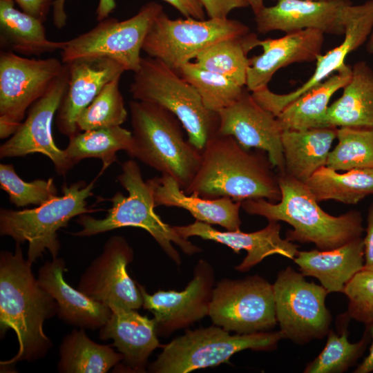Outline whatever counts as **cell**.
Listing matches in <instances>:
<instances>
[{
  "label": "cell",
  "mask_w": 373,
  "mask_h": 373,
  "mask_svg": "<svg viewBox=\"0 0 373 373\" xmlns=\"http://www.w3.org/2000/svg\"><path fill=\"white\" fill-rule=\"evenodd\" d=\"M69 79L67 64L47 91L28 109L17 131L0 146V157H23L40 153L52 162L57 173L65 176L74 166L64 149L55 143L52 123L66 91Z\"/></svg>",
  "instance_id": "obj_14"
},
{
  "label": "cell",
  "mask_w": 373,
  "mask_h": 373,
  "mask_svg": "<svg viewBox=\"0 0 373 373\" xmlns=\"http://www.w3.org/2000/svg\"><path fill=\"white\" fill-rule=\"evenodd\" d=\"M336 147L329 152L326 166L335 171L373 168V129L337 128Z\"/></svg>",
  "instance_id": "obj_37"
},
{
  "label": "cell",
  "mask_w": 373,
  "mask_h": 373,
  "mask_svg": "<svg viewBox=\"0 0 373 373\" xmlns=\"http://www.w3.org/2000/svg\"><path fill=\"white\" fill-rule=\"evenodd\" d=\"M342 95L328 106V126L373 129V70L365 61L352 67Z\"/></svg>",
  "instance_id": "obj_28"
},
{
  "label": "cell",
  "mask_w": 373,
  "mask_h": 373,
  "mask_svg": "<svg viewBox=\"0 0 373 373\" xmlns=\"http://www.w3.org/2000/svg\"><path fill=\"white\" fill-rule=\"evenodd\" d=\"M284 338L282 332H263L230 334L218 325L189 330L163 345L162 352L150 363L149 372L187 373L229 362L245 350L271 351Z\"/></svg>",
  "instance_id": "obj_8"
},
{
  "label": "cell",
  "mask_w": 373,
  "mask_h": 373,
  "mask_svg": "<svg viewBox=\"0 0 373 373\" xmlns=\"http://www.w3.org/2000/svg\"><path fill=\"white\" fill-rule=\"evenodd\" d=\"M214 280L212 266L200 259L195 267L193 279L182 291L160 290L149 294L137 283L144 309L154 316L157 335L169 336L209 316Z\"/></svg>",
  "instance_id": "obj_16"
},
{
  "label": "cell",
  "mask_w": 373,
  "mask_h": 373,
  "mask_svg": "<svg viewBox=\"0 0 373 373\" xmlns=\"http://www.w3.org/2000/svg\"><path fill=\"white\" fill-rule=\"evenodd\" d=\"M218 115L217 134L233 137L247 150L253 147L265 151L278 174H285L283 128L276 116L260 106L247 88L235 103Z\"/></svg>",
  "instance_id": "obj_18"
},
{
  "label": "cell",
  "mask_w": 373,
  "mask_h": 373,
  "mask_svg": "<svg viewBox=\"0 0 373 373\" xmlns=\"http://www.w3.org/2000/svg\"><path fill=\"white\" fill-rule=\"evenodd\" d=\"M178 73L194 87L204 106L216 113L235 103L246 88L229 78L204 69L192 61L184 64Z\"/></svg>",
  "instance_id": "obj_36"
},
{
  "label": "cell",
  "mask_w": 373,
  "mask_h": 373,
  "mask_svg": "<svg viewBox=\"0 0 373 373\" xmlns=\"http://www.w3.org/2000/svg\"><path fill=\"white\" fill-rule=\"evenodd\" d=\"M66 64L68 84L55 120L58 131L69 138L79 132L77 121L81 113L107 83L125 70L118 62L108 57L80 59Z\"/></svg>",
  "instance_id": "obj_20"
},
{
  "label": "cell",
  "mask_w": 373,
  "mask_h": 373,
  "mask_svg": "<svg viewBox=\"0 0 373 373\" xmlns=\"http://www.w3.org/2000/svg\"><path fill=\"white\" fill-rule=\"evenodd\" d=\"M59 354L57 371L61 373H105L123 360L111 345L92 341L83 328L63 338Z\"/></svg>",
  "instance_id": "obj_31"
},
{
  "label": "cell",
  "mask_w": 373,
  "mask_h": 373,
  "mask_svg": "<svg viewBox=\"0 0 373 373\" xmlns=\"http://www.w3.org/2000/svg\"><path fill=\"white\" fill-rule=\"evenodd\" d=\"M372 30L373 0L361 5L350 4L345 12L343 42L317 58L315 71L307 82L287 94L275 93L266 87L252 92V97L263 108L277 116L288 104L344 67L347 56L363 45Z\"/></svg>",
  "instance_id": "obj_17"
},
{
  "label": "cell",
  "mask_w": 373,
  "mask_h": 373,
  "mask_svg": "<svg viewBox=\"0 0 373 373\" xmlns=\"http://www.w3.org/2000/svg\"><path fill=\"white\" fill-rule=\"evenodd\" d=\"M209 316L228 332H269L278 324L273 285L258 275L224 278L213 289Z\"/></svg>",
  "instance_id": "obj_13"
},
{
  "label": "cell",
  "mask_w": 373,
  "mask_h": 373,
  "mask_svg": "<svg viewBox=\"0 0 373 373\" xmlns=\"http://www.w3.org/2000/svg\"><path fill=\"white\" fill-rule=\"evenodd\" d=\"M367 49L369 53H373V30L369 37L368 42L367 44Z\"/></svg>",
  "instance_id": "obj_49"
},
{
  "label": "cell",
  "mask_w": 373,
  "mask_h": 373,
  "mask_svg": "<svg viewBox=\"0 0 373 373\" xmlns=\"http://www.w3.org/2000/svg\"><path fill=\"white\" fill-rule=\"evenodd\" d=\"M366 235L363 239V270H373V203L369 207L367 216Z\"/></svg>",
  "instance_id": "obj_44"
},
{
  "label": "cell",
  "mask_w": 373,
  "mask_h": 373,
  "mask_svg": "<svg viewBox=\"0 0 373 373\" xmlns=\"http://www.w3.org/2000/svg\"><path fill=\"white\" fill-rule=\"evenodd\" d=\"M121 167L122 173L117 176V180L128 195L124 196L120 192L115 193L109 199L112 206L104 218L98 219L87 214L79 216L76 222L82 229L71 234L89 237L122 227L142 228L150 233L178 266L181 265V257L172 243L189 256L201 251L199 247L181 236L173 227L165 223L156 214L152 189L143 180L137 162L128 160L123 162Z\"/></svg>",
  "instance_id": "obj_5"
},
{
  "label": "cell",
  "mask_w": 373,
  "mask_h": 373,
  "mask_svg": "<svg viewBox=\"0 0 373 373\" xmlns=\"http://www.w3.org/2000/svg\"><path fill=\"white\" fill-rule=\"evenodd\" d=\"M351 318L345 312L337 318V332L330 329L321 352L307 364L304 373H343L356 365L367 347L371 337L367 328L356 343L348 340Z\"/></svg>",
  "instance_id": "obj_33"
},
{
  "label": "cell",
  "mask_w": 373,
  "mask_h": 373,
  "mask_svg": "<svg viewBox=\"0 0 373 373\" xmlns=\"http://www.w3.org/2000/svg\"><path fill=\"white\" fill-rule=\"evenodd\" d=\"M172 6L184 17L205 19V10L200 0H162Z\"/></svg>",
  "instance_id": "obj_43"
},
{
  "label": "cell",
  "mask_w": 373,
  "mask_h": 373,
  "mask_svg": "<svg viewBox=\"0 0 373 373\" xmlns=\"http://www.w3.org/2000/svg\"><path fill=\"white\" fill-rule=\"evenodd\" d=\"M133 257V250L124 237H110L102 252L81 276L77 289L110 308L137 310L143 305L142 296L127 272Z\"/></svg>",
  "instance_id": "obj_15"
},
{
  "label": "cell",
  "mask_w": 373,
  "mask_h": 373,
  "mask_svg": "<svg viewBox=\"0 0 373 373\" xmlns=\"http://www.w3.org/2000/svg\"><path fill=\"white\" fill-rule=\"evenodd\" d=\"M259 39L255 33L225 39L201 51L195 63L208 70L222 75L241 86L246 87L249 66L248 52L257 47Z\"/></svg>",
  "instance_id": "obj_34"
},
{
  "label": "cell",
  "mask_w": 373,
  "mask_h": 373,
  "mask_svg": "<svg viewBox=\"0 0 373 373\" xmlns=\"http://www.w3.org/2000/svg\"><path fill=\"white\" fill-rule=\"evenodd\" d=\"M265 151L244 149L231 135L216 134L202 151L200 166L186 194L205 199L228 197L235 201L265 198L278 202V175Z\"/></svg>",
  "instance_id": "obj_2"
},
{
  "label": "cell",
  "mask_w": 373,
  "mask_h": 373,
  "mask_svg": "<svg viewBox=\"0 0 373 373\" xmlns=\"http://www.w3.org/2000/svg\"><path fill=\"white\" fill-rule=\"evenodd\" d=\"M146 182L152 189L155 207H180L187 210L198 221L218 224L228 231L240 230L241 202L228 197L205 199L195 193L186 194L168 174L163 173Z\"/></svg>",
  "instance_id": "obj_25"
},
{
  "label": "cell",
  "mask_w": 373,
  "mask_h": 373,
  "mask_svg": "<svg viewBox=\"0 0 373 373\" xmlns=\"http://www.w3.org/2000/svg\"><path fill=\"white\" fill-rule=\"evenodd\" d=\"M131 144L132 132L117 126L79 132L69 137L64 151L73 166L84 159H99L100 175L116 161L117 153L127 152Z\"/></svg>",
  "instance_id": "obj_35"
},
{
  "label": "cell",
  "mask_w": 373,
  "mask_h": 373,
  "mask_svg": "<svg viewBox=\"0 0 373 373\" xmlns=\"http://www.w3.org/2000/svg\"><path fill=\"white\" fill-rule=\"evenodd\" d=\"M95 180L86 184L78 181L62 186L63 194L30 209H0V235L9 236L16 243L28 244L27 259L33 263L48 250L52 258L58 257L60 242L57 231L66 227L75 216L96 211L87 207Z\"/></svg>",
  "instance_id": "obj_7"
},
{
  "label": "cell",
  "mask_w": 373,
  "mask_h": 373,
  "mask_svg": "<svg viewBox=\"0 0 373 373\" xmlns=\"http://www.w3.org/2000/svg\"><path fill=\"white\" fill-rule=\"evenodd\" d=\"M133 73L129 90L133 99L157 104L173 113L186 131L189 142L202 151L217 134L218 113L207 109L194 87L157 59L142 57Z\"/></svg>",
  "instance_id": "obj_6"
},
{
  "label": "cell",
  "mask_w": 373,
  "mask_h": 373,
  "mask_svg": "<svg viewBox=\"0 0 373 373\" xmlns=\"http://www.w3.org/2000/svg\"><path fill=\"white\" fill-rule=\"evenodd\" d=\"M337 128H315L302 131H284L282 146L285 174L303 182L321 167L326 166Z\"/></svg>",
  "instance_id": "obj_27"
},
{
  "label": "cell",
  "mask_w": 373,
  "mask_h": 373,
  "mask_svg": "<svg viewBox=\"0 0 373 373\" xmlns=\"http://www.w3.org/2000/svg\"><path fill=\"white\" fill-rule=\"evenodd\" d=\"M0 187L17 207L39 206L58 196L53 178L26 182L18 175L12 164H0Z\"/></svg>",
  "instance_id": "obj_39"
},
{
  "label": "cell",
  "mask_w": 373,
  "mask_h": 373,
  "mask_svg": "<svg viewBox=\"0 0 373 373\" xmlns=\"http://www.w3.org/2000/svg\"><path fill=\"white\" fill-rule=\"evenodd\" d=\"M66 262L62 258L46 261L39 268L37 280L57 304V316L77 327L100 329L109 319L111 309L71 287L65 280Z\"/></svg>",
  "instance_id": "obj_24"
},
{
  "label": "cell",
  "mask_w": 373,
  "mask_h": 373,
  "mask_svg": "<svg viewBox=\"0 0 373 373\" xmlns=\"http://www.w3.org/2000/svg\"><path fill=\"white\" fill-rule=\"evenodd\" d=\"M132 144L128 155L173 177L184 191L195 175L202 151L184 139L179 119L152 102H129Z\"/></svg>",
  "instance_id": "obj_4"
},
{
  "label": "cell",
  "mask_w": 373,
  "mask_h": 373,
  "mask_svg": "<svg viewBox=\"0 0 373 373\" xmlns=\"http://www.w3.org/2000/svg\"><path fill=\"white\" fill-rule=\"evenodd\" d=\"M116 8L115 0H99L96 9V19L100 21L107 18Z\"/></svg>",
  "instance_id": "obj_47"
},
{
  "label": "cell",
  "mask_w": 373,
  "mask_h": 373,
  "mask_svg": "<svg viewBox=\"0 0 373 373\" xmlns=\"http://www.w3.org/2000/svg\"><path fill=\"white\" fill-rule=\"evenodd\" d=\"M304 1H341V0H304Z\"/></svg>",
  "instance_id": "obj_50"
},
{
  "label": "cell",
  "mask_w": 373,
  "mask_h": 373,
  "mask_svg": "<svg viewBox=\"0 0 373 373\" xmlns=\"http://www.w3.org/2000/svg\"><path fill=\"white\" fill-rule=\"evenodd\" d=\"M305 183L318 202L334 200L356 204L373 194V168L355 169L339 173L324 166Z\"/></svg>",
  "instance_id": "obj_32"
},
{
  "label": "cell",
  "mask_w": 373,
  "mask_h": 373,
  "mask_svg": "<svg viewBox=\"0 0 373 373\" xmlns=\"http://www.w3.org/2000/svg\"><path fill=\"white\" fill-rule=\"evenodd\" d=\"M371 337L372 343L368 354L354 370V373H370L373 372V322L365 325Z\"/></svg>",
  "instance_id": "obj_45"
},
{
  "label": "cell",
  "mask_w": 373,
  "mask_h": 373,
  "mask_svg": "<svg viewBox=\"0 0 373 373\" xmlns=\"http://www.w3.org/2000/svg\"><path fill=\"white\" fill-rule=\"evenodd\" d=\"M55 0H14L24 12L44 21Z\"/></svg>",
  "instance_id": "obj_42"
},
{
  "label": "cell",
  "mask_w": 373,
  "mask_h": 373,
  "mask_svg": "<svg viewBox=\"0 0 373 373\" xmlns=\"http://www.w3.org/2000/svg\"><path fill=\"white\" fill-rule=\"evenodd\" d=\"M345 312L351 319L365 325L373 322V270H361L347 284Z\"/></svg>",
  "instance_id": "obj_40"
},
{
  "label": "cell",
  "mask_w": 373,
  "mask_h": 373,
  "mask_svg": "<svg viewBox=\"0 0 373 373\" xmlns=\"http://www.w3.org/2000/svg\"><path fill=\"white\" fill-rule=\"evenodd\" d=\"M66 0H55L52 3V21L55 26L58 29L62 28L66 23Z\"/></svg>",
  "instance_id": "obj_46"
},
{
  "label": "cell",
  "mask_w": 373,
  "mask_h": 373,
  "mask_svg": "<svg viewBox=\"0 0 373 373\" xmlns=\"http://www.w3.org/2000/svg\"><path fill=\"white\" fill-rule=\"evenodd\" d=\"M14 0H0L1 44L17 54L37 55L61 50L66 41L49 40L41 20L17 10Z\"/></svg>",
  "instance_id": "obj_30"
},
{
  "label": "cell",
  "mask_w": 373,
  "mask_h": 373,
  "mask_svg": "<svg viewBox=\"0 0 373 373\" xmlns=\"http://www.w3.org/2000/svg\"><path fill=\"white\" fill-rule=\"evenodd\" d=\"M32 264L23 258L21 244L16 243L14 253L0 252L1 334L12 329L19 344L16 355L1 365L41 359L52 347L44 323L57 315L58 307L35 277Z\"/></svg>",
  "instance_id": "obj_1"
},
{
  "label": "cell",
  "mask_w": 373,
  "mask_h": 373,
  "mask_svg": "<svg viewBox=\"0 0 373 373\" xmlns=\"http://www.w3.org/2000/svg\"><path fill=\"white\" fill-rule=\"evenodd\" d=\"M121 76L107 83L81 113L77 121L79 132L121 126L126 120L128 112L119 89Z\"/></svg>",
  "instance_id": "obj_38"
},
{
  "label": "cell",
  "mask_w": 373,
  "mask_h": 373,
  "mask_svg": "<svg viewBox=\"0 0 373 373\" xmlns=\"http://www.w3.org/2000/svg\"><path fill=\"white\" fill-rule=\"evenodd\" d=\"M254 15L257 14L265 6L264 0H247Z\"/></svg>",
  "instance_id": "obj_48"
},
{
  "label": "cell",
  "mask_w": 373,
  "mask_h": 373,
  "mask_svg": "<svg viewBox=\"0 0 373 373\" xmlns=\"http://www.w3.org/2000/svg\"><path fill=\"white\" fill-rule=\"evenodd\" d=\"M112 314L100 328L101 340L112 339L113 346L123 355L122 370L128 372H146L151 353L162 347L157 338L155 323L135 309L111 307Z\"/></svg>",
  "instance_id": "obj_23"
},
{
  "label": "cell",
  "mask_w": 373,
  "mask_h": 373,
  "mask_svg": "<svg viewBox=\"0 0 373 373\" xmlns=\"http://www.w3.org/2000/svg\"><path fill=\"white\" fill-rule=\"evenodd\" d=\"M210 19H225L235 9L249 7L247 0H200Z\"/></svg>",
  "instance_id": "obj_41"
},
{
  "label": "cell",
  "mask_w": 373,
  "mask_h": 373,
  "mask_svg": "<svg viewBox=\"0 0 373 373\" xmlns=\"http://www.w3.org/2000/svg\"><path fill=\"white\" fill-rule=\"evenodd\" d=\"M352 67L345 65L325 81L285 106L276 116L283 131L329 127L326 113L332 96L350 81Z\"/></svg>",
  "instance_id": "obj_29"
},
{
  "label": "cell",
  "mask_w": 373,
  "mask_h": 373,
  "mask_svg": "<svg viewBox=\"0 0 373 373\" xmlns=\"http://www.w3.org/2000/svg\"><path fill=\"white\" fill-rule=\"evenodd\" d=\"M324 33L305 29L286 33L280 38L258 39L262 52L249 58L246 88L252 92L267 87L279 69L294 63L316 61L321 55Z\"/></svg>",
  "instance_id": "obj_22"
},
{
  "label": "cell",
  "mask_w": 373,
  "mask_h": 373,
  "mask_svg": "<svg viewBox=\"0 0 373 373\" xmlns=\"http://www.w3.org/2000/svg\"><path fill=\"white\" fill-rule=\"evenodd\" d=\"M350 4V0H278L276 5L264 6L254 15V21L257 31L262 34L315 29L324 34L341 35L345 33V12Z\"/></svg>",
  "instance_id": "obj_19"
},
{
  "label": "cell",
  "mask_w": 373,
  "mask_h": 373,
  "mask_svg": "<svg viewBox=\"0 0 373 373\" xmlns=\"http://www.w3.org/2000/svg\"><path fill=\"white\" fill-rule=\"evenodd\" d=\"M183 238L198 236L204 240L224 245L235 253L245 250L247 256L241 263L235 267L240 272L248 271L266 257L278 254L293 260L298 252L297 245L281 238L278 222L269 221L264 229L251 233L238 231H218L211 224L195 220L184 226H173Z\"/></svg>",
  "instance_id": "obj_21"
},
{
  "label": "cell",
  "mask_w": 373,
  "mask_h": 373,
  "mask_svg": "<svg viewBox=\"0 0 373 373\" xmlns=\"http://www.w3.org/2000/svg\"><path fill=\"white\" fill-rule=\"evenodd\" d=\"M293 260L305 276L318 279L328 294H343L347 284L363 268V239L331 250L298 251Z\"/></svg>",
  "instance_id": "obj_26"
},
{
  "label": "cell",
  "mask_w": 373,
  "mask_h": 373,
  "mask_svg": "<svg viewBox=\"0 0 373 373\" xmlns=\"http://www.w3.org/2000/svg\"><path fill=\"white\" fill-rule=\"evenodd\" d=\"M163 7L155 1L143 5L134 16L118 21L106 18L93 28L66 41L61 50V61L108 57L122 66L125 71H137L145 37Z\"/></svg>",
  "instance_id": "obj_9"
},
{
  "label": "cell",
  "mask_w": 373,
  "mask_h": 373,
  "mask_svg": "<svg viewBox=\"0 0 373 373\" xmlns=\"http://www.w3.org/2000/svg\"><path fill=\"white\" fill-rule=\"evenodd\" d=\"M281 199L274 203L265 198L248 199L241 207L250 215L268 221L289 224L285 239L313 243L319 250H331L361 238L365 229L360 212L350 211L339 216L325 212L305 182L287 174H278Z\"/></svg>",
  "instance_id": "obj_3"
},
{
  "label": "cell",
  "mask_w": 373,
  "mask_h": 373,
  "mask_svg": "<svg viewBox=\"0 0 373 373\" xmlns=\"http://www.w3.org/2000/svg\"><path fill=\"white\" fill-rule=\"evenodd\" d=\"M249 32L247 26L228 17L172 19L163 10L149 30L142 50L178 73L184 64L209 46Z\"/></svg>",
  "instance_id": "obj_10"
},
{
  "label": "cell",
  "mask_w": 373,
  "mask_h": 373,
  "mask_svg": "<svg viewBox=\"0 0 373 373\" xmlns=\"http://www.w3.org/2000/svg\"><path fill=\"white\" fill-rule=\"evenodd\" d=\"M273 288L284 338L304 345L327 335L332 317L325 305L328 293L322 285L307 281L301 272L289 266L278 273Z\"/></svg>",
  "instance_id": "obj_11"
},
{
  "label": "cell",
  "mask_w": 373,
  "mask_h": 373,
  "mask_svg": "<svg viewBox=\"0 0 373 373\" xmlns=\"http://www.w3.org/2000/svg\"><path fill=\"white\" fill-rule=\"evenodd\" d=\"M66 64L54 57L29 59L12 51L0 54V138L12 136L30 107L62 73Z\"/></svg>",
  "instance_id": "obj_12"
}]
</instances>
